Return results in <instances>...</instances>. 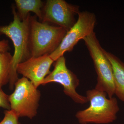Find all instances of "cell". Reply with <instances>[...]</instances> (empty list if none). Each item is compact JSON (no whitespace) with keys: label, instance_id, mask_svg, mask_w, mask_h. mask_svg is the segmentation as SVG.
<instances>
[{"label":"cell","instance_id":"obj_1","mask_svg":"<svg viewBox=\"0 0 124 124\" xmlns=\"http://www.w3.org/2000/svg\"><path fill=\"white\" fill-rule=\"evenodd\" d=\"M13 20L7 25H0V36L4 35L13 43L15 51L11 63L9 87L13 88L18 79L17 69L20 63L31 57L29 46V21L31 15L25 20H21L14 6L12 7Z\"/></svg>","mask_w":124,"mask_h":124},{"label":"cell","instance_id":"obj_2","mask_svg":"<svg viewBox=\"0 0 124 124\" xmlns=\"http://www.w3.org/2000/svg\"><path fill=\"white\" fill-rule=\"evenodd\" d=\"M106 93L95 88L86 92L89 106L77 112L76 117L81 124H107L117 118L120 108L115 97L107 98Z\"/></svg>","mask_w":124,"mask_h":124},{"label":"cell","instance_id":"obj_3","mask_svg":"<svg viewBox=\"0 0 124 124\" xmlns=\"http://www.w3.org/2000/svg\"><path fill=\"white\" fill-rule=\"evenodd\" d=\"M36 16H30L29 46L31 57L50 54L61 44L67 31L49 23L40 22Z\"/></svg>","mask_w":124,"mask_h":124},{"label":"cell","instance_id":"obj_4","mask_svg":"<svg viewBox=\"0 0 124 124\" xmlns=\"http://www.w3.org/2000/svg\"><path fill=\"white\" fill-rule=\"evenodd\" d=\"M83 40L93 60L97 75L95 89L105 92L108 98L113 97L115 92L113 69L104 49L94 31Z\"/></svg>","mask_w":124,"mask_h":124},{"label":"cell","instance_id":"obj_5","mask_svg":"<svg viewBox=\"0 0 124 124\" xmlns=\"http://www.w3.org/2000/svg\"><path fill=\"white\" fill-rule=\"evenodd\" d=\"M13 93L9 95L10 110L18 117L35 116L39 106L40 93L26 78L18 79L15 84Z\"/></svg>","mask_w":124,"mask_h":124},{"label":"cell","instance_id":"obj_6","mask_svg":"<svg viewBox=\"0 0 124 124\" xmlns=\"http://www.w3.org/2000/svg\"><path fill=\"white\" fill-rule=\"evenodd\" d=\"M78 16L77 21L67 32L59 46L50 54L54 62L63 56L66 52L72 51L80 40L83 39L93 31L96 22L94 14L88 11H80Z\"/></svg>","mask_w":124,"mask_h":124},{"label":"cell","instance_id":"obj_7","mask_svg":"<svg viewBox=\"0 0 124 124\" xmlns=\"http://www.w3.org/2000/svg\"><path fill=\"white\" fill-rule=\"evenodd\" d=\"M51 82L62 85L64 93L76 103L83 104L88 102L86 96L80 95L77 92V88L79 85V80L77 76L67 67L66 59L63 55L55 61L53 70L46 76L41 85Z\"/></svg>","mask_w":124,"mask_h":124},{"label":"cell","instance_id":"obj_8","mask_svg":"<svg viewBox=\"0 0 124 124\" xmlns=\"http://www.w3.org/2000/svg\"><path fill=\"white\" fill-rule=\"evenodd\" d=\"M79 12V6L64 0H48L42 9L41 22L57 24L68 31L75 23V16Z\"/></svg>","mask_w":124,"mask_h":124},{"label":"cell","instance_id":"obj_9","mask_svg":"<svg viewBox=\"0 0 124 124\" xmlns=\"http://www.w3.org/2000/svg\"><path fill=\"white\" fill-rule=\"evenodd\" d=\"M54 62L49 54L31 57L18 65L17 72L29 80L37 88L50 73V69Z\"/></svg>","mask_w":124,"mask_h":124},{"label":"cell","instance_id":"obj_10","mask_svg":"<svg viewBox=\"0 0 124 124\" xmlns=\"http://www.w3.org/2000/svg\"><path fill=\"white\" fill-rule=\"evenodd\" d=\"M104 53L110 62L113 69L115 94L124 102V63L115 55L105 50Z\"/></svg>","mask_w":124,"mask_h":124},{"label":"cell","instance_id":"obj_11","mask_svg":"<svg viewBox=\"0 0 124 124\" xmlns=\"http://www.w3.org/2000/svg\"><path fill=\"white\" fill-rule=\"evenodd\" d=\"M16 8L21 20H25L32 12L42 22L44 2L40 0H15Z\"/></svg>","mask_w":124,"mask_h":124},{"label":"cell","instance_id":"obj_12","mask_svg":"<svg viewBox=\"0 0 124 124\" xmlns=\"http://www.w3.org/2000/svg\"><path fill=\"white\" fill-rule=\"evenodd\" d=\"M13 56L8 51L0 52V86L9 82Z\"/></svg>","mask_w":124,"mask_h":124},{"label":"cell","instance_id":"obj_13","mask_svg":"<svg viewBox=\"0 0 124 124\" xmlns=\"http://www.w3.org/2000/svg\"><path fill=\"white\" fill-rule=\"evenodd\" d=\"M4 115L0 124H20L18 121L19 117L11 110L5 111Z\"/></svg>","mask_w":124,"mask_h":124},{"label":"cell","instance_id":"obj_14","mask_svg":"<svg viewBox=\"0 0 124 124\" xmlns=\"http://www.w3.org/2000/svg\"><path fill=\"white\" fill-rule=\"evenodd\" d=\"M9 95H7L4 92L0 86V107L10 110V105L9 99Z\"/></svg>","mask_w":124,"mask_h":124},{"label":"cell","instance_id":"obj_15","mask_svg":"<svg viewBox=\"0 0 124 124\" xmlns=\"http://www.w3.org/2000/svg\"><path fill=\"white\" fill-rule=\"evenodd\" d=\"M10 50V47L8 40L4 39L0 41V52H7Z\"/></svg>","mask_w":124,"mask_h":124}]
</instances>
